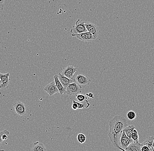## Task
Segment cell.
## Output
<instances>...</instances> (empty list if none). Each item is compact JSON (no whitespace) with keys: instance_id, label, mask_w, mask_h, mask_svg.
Returning <instances> with one entry per match:
<instances>
[{"instance_id":"obj_1","label":"cell","mask_w":154,"mask_h":151,"mask_svg":"<svg viewBox=\"0 0 154 151\" xmlns=\"http://www.w3.org/2000/svg\"><path fill=\"white\" fill-rule=\"evenodd\" d=\"M109 131L108 134L111 142L115 148L120 149L118 142L120 135L128 123L125 117L120 115L114 116L109 122Z\"/></svg>"},{"instance_id":"obj_2","label":"cell","mask_w":154,"mask_h":151,"mask_svg":"<svg viewBox=\"0 0 154 151\" xmlns=\"http://www.w3.org/2000/svg\"><path fill=\"white\" fill-rule=\"evenodd\" d=\"M87 32L85 22L79 19L76 22L75 25L72 27L70 31L72 36H75L77 35Z\"/></svg>"},{"instance_id":"obj_3","label":"cell","mask_w":154,"mask_h":151,"mask_svg":"<svg viewBox=\"0 0 154 151\" xmlns=\"http://www.w3.org/2000/svg\"><path fill=\"white\" fill-rule=\"evenodd\" d=\"M13 107L16 113L19 116H24L28 113L27 107L21 101H15Z\"/></svg>"},{"instance_id":"obj_4","label":"cell","mask_w":154,"mask_h":151,"mask_svg":"<svg viewBox=\"0 0 154 151\" xmlns=\"http://www.w3.org/2000/svg\"><path fill=\"white\" fill-rule=\"evenodd\" d=\"M82 92V87L75 82L70 83L66 89V95L68 96L76 95L80 94Z\"/></svg>"},{"instance_id":"obj_5","label":"cell","mask_w":154,"mask_h":151,"mask_svg":"<svg viewBox=\"0 0 154 151\" xmlns=\"http://www.w3.org/2000/svg\"><path fill=\"white\" fill-rule=\"evenodd\" d=\"M133 142L131 138L128 137L125 131H123L121 134L120 139H119L118 145H119L120 149L122 151H126V148H127L131 142Z\"/></svg>"},{"instance_id":"obj_6","label":"cell","mask_w":154,"mask_h":151,"mask_svg":"<svg viewBox=\"0 0 154 151\" xmlns=\"http://www.w3.org/2000/svg\"><path fill=\"white\" fill-rule=\"evenodd\" d=\"M154 137L153 136L147 137L145 140L140 143V150L141 151H153L152 145Z\"/></svg>"},{"instance_id":"obj_7","label":"cell","mask_w":154,"mask_h":151,"mask_svg":"<svg viewBox=\"0 0 154 151\" xmlns=\"http://www.w3.org/2000/svg\"><path fill=\"white\" fill-rule=\"evenodd\" d=\"M75 81L82 87H85L90 84L91 80L86 76L79 74L75 77Z\"/></svg>"},{"instance_id":"obj_8","label":"cell","mask_w":154,"mask_h":151,"mask_svg":"<svg viewBox=\"0 0 154 151\" xmlns=\"http://www.w3.org/2000/svg\"><path fill=\"white\" fill-rule=\"evenodd\" d=\"M78 70V68H75L73 66H67L63 70L61 74L66 77L73 79H74V74Z\"/></svg>"},{"instance_id":"obj_9","label":"cell","mask_w":154,"mask_h":151,"mask_svg":"<svg viewBox=\"0 0 154 151\" xmlns=\"http://www.w3.org/2000/svg\"><path fill=\"white\" fill-rule=\"evenodd\" d=\"M85 23L87 31L91 33L96 39L100 32L98 27L96 25L89 22H85Z\"/></svg>"},{"instance_id":"obj_10","label":"cell","mask_w":154,"mask_h":151,"mask_svg":"<svg viewBox=\"0 0 154 151\" xmlns=\"http://www.w3.org/2000/svg\"><path fill=\"white\" fill-rule=\"evenodd\" d=\"M44 90L50 95L52 96V95L59 93V90L56 85L54 81L51 82L50 83L46 85L44 87Z\"/></svg>"},{"instance_id":"obj_11","label":"cell","mask_w":154,"mask_h":151,"mask_svg":"<svg viewBox=\"0 0 154 151\" xmlns=\"http://www.w3.org/2000/svg\"><path fill=\"white\" fill-rule=\"evenodd\" d=\"M75 36L78 39L84 42H91L96 39L94 38V36L91 33L88 31L79 34Z\"/></svg>"},{"instance_id":"obj_12","label":"cell","mask_w":154,"mask_h":151,"mask_svg":"<svg viewBox=\"0 0 154 151\" xmlns=\"http://www.w3.org/2000/svg\"><path fill=\"white\" fill-rule=\"evenodd\" d=\"M58 77L59 80L60 82L61 83L62 85L66 89L69 84L75 82V78L73 79H70L65 77V76L63 75L61 73H59L58 74Z\"/></svg>"},{"instance_id":"obj_13","label":"cell","mask_w":154,"mask_h":151,"mask_svg":"<svg viewBox=\"0 0 154 151\" xmlns=\"http://www.w3.org/2000/svg\"><path fill=\"white\" fill-rule=\"evenodd\" d=\"M9 73L3 74L1 73V72H0V79L2 83L1 89L6 88L9 86L10 80L9 78Z\"/></svg>"},{"instance_id":"obj_14","label":"cell","mask_w":154,"mask_h":151,"mask_svg":"<svg viewBox=\"0 0 154 151\" xmlns=\"http://www.w3.org/2000/svg\"><path fill=\"white\" fill-rule=\"evenodd\" d=\"M54 82L55 83L57 87L59 90V93H60V95H62L63 94H66V88H64V86L62 85L61 83L59 80L58 77L57 75H55L54 77Z\"/></svg>"},{"instance_id":"obj_15","label":"cell","mask_w":154,"mask_h":151,"mask_svg":"<svg viewBox=\"0 0 154 151\" xmlns=\"http://www.w3.org/2000/svg\"><path fill=\"white\" fill-rule=\"evenodd\" d=\"M126 151H141L140 143L139 142H133L130 144L126 149Z\"/></svg>"},{"instance_id":"obj_16","label":"cell","mask_w":154,"mask_h":151,"mask_svg":"<svg viewBox=\"0 0 154 151\" xmlns=\"http://www.w3.org/2000/svg\"><path fill=\"white\" fill-rule=\"evenodd\" d=\"M32 150V151H47V149L43 143L36 142L34 143Z\"/></svg>"},{"instance_id":"obj_17","label":"cell","mask_w":154,"mask_h":151,"mask_svg":"<svg viewBox=\"0 0 154 151\" xmlns=\"http://www.w3.org/2000/svg\"><path fill=\"white\" fill-rule=\"evenodd\" d=\"M135 129V127L134 125H130L127 126L124 129V131H125L126 135L130 138H131L132 133L133 131Z\"/></svg>"},{"instance_id":"obj_18","label":"cell","mask_w":154,"mask_h":151,"mask_svg":"<svg viewBox=\"0 0 154 151\" xmlns=\"http://www.w3.org/2000/svg\"><path fill=\"white\" fill-rule=\"evenodd\" d=\"M77 100L80 102L85 101L87 103V107L88 108L90 106V104L88 101V99H89L90 98L86 97L85 95H81V94H79V95L76 96Z\"/></svg>"},{"instance_id":"obj_19","label":"cell","mask_w":154,"mask_h":151,"mask_svg":"<svg viewBox=\"0 0 154 151\" xmlns=\"http://www.w3.org/2000/svg\"><path fill=\"white\" fill-rule=\"evenodd\" d=\"M131 139L133 142H139V135L136 129L134 130L131 136Z\"/></svg>"},{"instance_id":"obj_20","label":"cell","mask_w":154,"mask_h":151,"mask_svg":"<svg viewBox=\"0 0 154 151\" xmlns=\"http://www.w3.org/2000/svg\"><path fill=\"white\" fill-rule=\"evenodd\" d=\"M77 140L81 144H83L85 142L86 137L84 134L82 133H79L77 135Z\"/></svg>"},{"instance_id":"obj_21","label":"cell","mask_w":154,"mask_h":151,"mask_svg":"<svg viewBox=\"0 0 154 151\" xmlns=\"http://www.w3.org/2000/svg\"><path fill=\"white\" fill-rule=\"evenodd\" d=\"M127 117L128 119H129L131 121H132L136 118V114L134 111L131 110L127 113Z\"/></svg>"},{"instance_id":"obj_22","label":"cell","mask_w":154,"mask_h":151,"mask_svg":"<svg viewBox=\"0 0 154 151\" xmlns=\"http://www.w3.org/2000/svg\"><path fill=\"white\" fill-rule=\"evenodd\" d=\"M5 133L10 134V132L8 130H5L2 131H0V146L2 145V143L3 141V140L2 139V135Z\"/></svg>"},{"instance_id":"obj_23","label":"cell","mask_w":154,"mask_h":151,"mask_svg":"<svg viewBox=\"0 0 154 151\" xmlns=\"http://www.w3.org/2000/svg\"><path fill=\"white\" fill-rule=\"evenodd\" d=\"M75 102L76 104H77L78 109H83L85 108H86V106H85V105L84 104L78 102L76 101H75Z\"/></svg>"},{"instance_id":"obj_24","label":"cell","mask_w":154,"mask_h":151,"mask_svg":"<svg viewBox=\"0 0 154 151\" xmlns=\"http://www.w3.org/2000/svg\"><path fill=\"white\" fill-rule=\"evenodd\" d=\"M5 0H0V11L3 10L5 6Z\"/></svg>"},{"instance_id":"obj_25","label":"cell","mask_w":154,"mask_h":151,"mask_svg":"<svg viewBox=\"0 0 154 151\" xmlns=\"http://www.w3.org/2000/svg\"><path fill=\"white\" fill-rule=\"evenodd\" d=\"M72 108L74 110H76L78 109V106H77V104L75 102V100L73 101V104L72 105Z\"/></svg>"},{"instance_id":"obj_26","label":"cell","mask_w":154,"mask_h":151,"mask_svg":"<svg viewBox=\"0 0 154 151\" xmlns=\"http://www.w3.org/2000/svg\"><path fill=\"white\" fill-rule=\"evenodd\" d=\"M85 96L86 97H88L89 98H94V95L92 94V93H91V92H89V93H87V94H85Z\"/></svg>"},{"instance_id":"obj_27","label":"cell","mask_w":154,"mask_h":151,"mask_svg":"<svg viewBox=\"0 0 154 151\" xmlns=\"http://www.w3.org/2000/svg\"><path fill=\"white\" fill-rule=\"evenodd\" d=\"M0 72H1V71H0ZM2 83L1 82V79H0V89H1V86H2Z\"/></svg>"},{"instance_id":"obj_28","label":"cell","mask_w":154,"mask_h":151,"mask_svg":"<svg viewBox=\"0 0 154 151\" xmlns=\"http://www.w3.org/2000/svg\"><path fill=\"white\" fill-rule=\"evenodd\" d=\"M0 151H5L4 150H0Z\"/></svg>"}]
</instances>
